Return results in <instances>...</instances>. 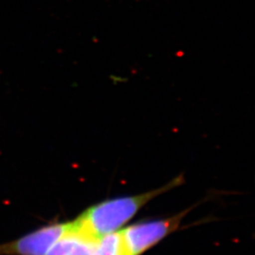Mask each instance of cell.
<instances>
[{"label": "cell", "instance_id": "277c9868", "mask_svg": "<svg viewBox=\"0 0 255 255\" xmlns=\"http://www.w3.org/2000/svg\"><path fill=\"white\" fill-rule=\"evenodd\" d=\"M95 241L75 231L71 221L70 231L57 241L45 255H92Z\"/></svg>", "mask_w": 255, "mask_h": 255}, {"label": "cell", "instance_id": "3957f363", "mask_svg": "<svg viewBox=\"0 0 255 255\" xmlns=\"http://www.w3.org/2000/svg\"><path fill=\"white\" fill-rule=\"evenodd\" d=\"M71 229V221L57 222L0 245V255H45Z\"/></svg>", "mask_w": 255, "mask_h": 255}, {"label": "cell", "instance_id": "6da1fadb", "mask_svg": "<svg viewBox=\"0 0 255 255\" xmlns=\"http://www.w3.org/2000/svg\"><path fill=\"white\" fill-rule=\"evenodd\" d=\"M183 182V177L179 176L150 191L101 201L87 208L72 220V226L79 234L93 240L118 232L149 201L165 192L171 191Z\"/></svg>", "mask_w": 255, "mask_h": 255}, {"label": "cell", "instance_id": "7a4b0ae2", "mask_svg": "<svg viewBox=\"0 0 255 255\" xmlns=\"http://www.w3.org/2000/svg\"><path fill=\"white\" fill-rule=\"evenodd\" d=\"M189 210L173 217L138 222L120 230L128 255H141L179 228Z\"/></svg>", "mask_w": 255, "mask_h": 255}, {"label": "cell", "instance_id": "5b68a950", "mask_svg": "<svg viewBox=\"0 0 255 255\" xmlns=\"http://www.w3.org/2000/svg\"><path fill=\"white\" fill-rule=\"evenodd\" d=\"M92 255H128L120 230L96 239Z\"/></svg>", "mask_w": 255, "mask_h": 255}]
</instances>
